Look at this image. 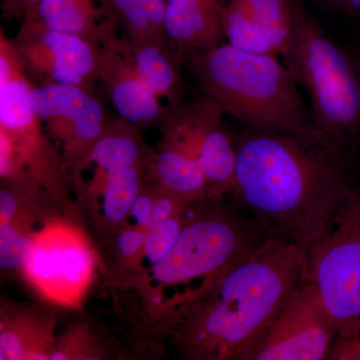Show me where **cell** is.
<instances>
[{
	"label": "cell",
	"instance_id": "23",
	"mask_svg": "<svg viewBox=\"0 0 360 360\" xmlns=\"http://www.w3.org/2000/svg\"><path fill=\"white\" fill-rule=\"evenodd\" d=\"M187 207L172 219L149 229L141 251V260L144 269H150L172 250L188 217Z\"/></svg>",
	"mask_w": 360,
	"mask_h": 360
},
{
	"label": "cell",
	"instance_id": "22",
	"mask_svg": "<svg viewBox=\"0 0 360 360\" xmlns=\"http://www.w3.org/2000/svg\"><path fill=\"white\" fill-rule=\"evenodd\" d=\"M141 158L139 144L129 135L122 132H105L94 144L90 158L104 174L120 168L137 165Z\"/></svg>",
	"mask_w": 360,
	"mask_h": 360
},
{
	"label": "cell",
	"instance_id": "13",
	"mask_svg": "<svg viewBox=\"0 0 360 360\" xmlns=\"http://www.w3.org/2000/svg\"><path fill=\"white\" fill-rule=\"evenodd\" d=\"M99 77H103L110 101L123 120L132 124H148L165 115L160 97L137 75L130 49L110 47L101 54Z\"/></svg>",
	"mask_w": 360,
	"mask_h": 360
},
{
	"label": "cell",
	"instance_id": "31",
	"mask_svg": "<svg viewBox=\"0 0 360 360\" xmlns=\"http://www.w3.org/2000/svg\"><path fill=\"white\" fill-rule=\"evenodd\" d=\"M352 58L360 77V44L359 46L357 47L356 51H354V53L352 54Z\"/></svg>",
	"mask_w": 360,
	"mask_h": 360
},
{
	"label": "cell",
	"instance_id": "14",
	"mask_svg": "<svg viewBox=\"0 0 360 360\" xmlns=\"http://www.w3.org/2000/svg\"><path fill=\"white\" fill-rule=\"evenodd\" d=\"M16 49L1 37L0 54V124L8 135L30 134L37 129L39 116L30 103L32 87L23 75Z\"/></svg>",
	"mask_w": 360,
	"mask_h": 360
},
{
	"label": "cell",
	"instance_id": "9",
	"mask_svg": "<svg viewBox=\"0 0 360 360\" xmlns=\"http://www.w3.org/2000/svg\"><path fill=\"white\" fill-rule=\"evenodd\" d=\"M15 49L20 60L49 84L84 87L101 72V54L94 40L49 30L34 18L23 26Z\"/></svg>",
	"mask_w": 360,
	"mask_h": 360
},
{
	"label": "cell",
	"instance_id": "5",
	"mask_svg": "<svg viewBox=\"0 0 360 360\" xmlns=\"http://www.w3.org/2000/svg\"><path fill=\"white\" fill-rule=\"evenodd\" d=\"M272 233L262 220L253 222L224 210L193 214L172 250L148 269L149 283L161 290L198 279L215 283Z\"/></svg>",
	"mask_w": 360,
	"mask_h": 360
},
{
	"label": "cell",
	"instance_id": "10",
	"mask_svg": "<svg viewBox=\"0 0 360 360\" xmlns=\"http://www.w3.org/2000/svg\"><path fill=\"white\" fill-rule=\"evenodd\" d=\"M26 274L47 295L61 300L77 295L89 281L91 253L80 239L52 231L34 238Z\"/></svg>",
	"mask_w": 360,
	"mask_h": 360
},
{
	"label": "cell",
	"instance_id": "4",
	"mask_svg": "<svg viewBox=\"0 0 360 360\" xmlns=\"http://www.w3.org/2000/svg\"><path fill=\"white\" fill-rule=\"evenodd\" d=\"M283 58L309 94L315 125L335 139L354 141L360 134V77L352 56L293 2L292 27Z\"/></svg>",
	"mask_w": 360,
	"mask_h": 360
},
{
	"label": "cell",
	"instance_id": "3",
	"mask_svg": "<svg viewBox=\"0 0 360 360\" xmlns=\"http://www.w3.org/2000/svg\"><path fill=\"white\" fill-rule=\"evenodd\" d=\"M187 58L205 96L250 129L330 136L315 125L297 82L278 56L248 53L220 42Z\"/></svg>",
	"mask_w": 360,
	"mask_h": 360
},
{
	"label": "cell",
	"instance_id": "15",
	"mask_svg": "<svg viewBox=\"0 0 360 360\" xmlns=\"http://www.w3.org/2000/svg\"><path fill=\"white\" fill-rule=\"evenodd\" d=\"M129 49L132 63L142 82L158 96L167 97L174 104V108H177L181 84L175 59L165 44H132Z\"/></svg>",
	"mask_w": 360,
	"mask_h": 360
},
{
	"label": "cell",
	"instance_id": "30",
	"mask_svg": "<svg viewBox=\"0 0 360 360\" xmlns=\"http://www.w3.org/2000/svg\"><path fill=\"white\" fill-rule=\"evenodd\" d=\"M345 13L360 16V0H328Z\"/></svg>",
	"mask_w": 360,
	"mask_h": 360
},
{
	"label": "cell",
	"instance_id": "7",
	"mask_svg": "<svg viewBox=\"0 0 360 360\" xmlns=\"http://www.w3.org/2000/svg\"><path fill=\"white\" fill-rule=\"evenodd\" d=\"M336 335L328 309L307 279L236 359H326Z\"/></svg>",
	"mask_w": 360,
	"mask_h": 360
},
{
	"label": "cell",
	"instance_id": "11",
	"mask_svg": "<svg viewBox=\"0 0 360 360\" xmlns=\"http://www.w3.org/2000/svg\"><path fill=\"white\" fill-rule=\"evenodd\" d=\"M30 103L40 120L92 148L106 132L103 104L84 87L58 84L32 87Z\"/></svg>",
	"mask_w": 360,
	"mask_h": 360
},
{
	"label": "cell",
	"instance_id": "17",
	"mask_svg": "<svg viewBox=\"0 0 360 360\" xmlns=\"http://www.w3.org/2000/svg\"><path fill=\"white\" fill-rule=\"evenodd\" d=\"M129 33L132 44H165L167 0H103Z\"/></svg>",
	"mask_w": 360,
	"mask_h": 360
},
{
	"label": "cell",
	"instance_id": "6",
	"mask_svg": "<svg viewBox=\"0 0 360 360\" xmlns=\"http://www.w3.org/2000/svg\"><path fill=\"white\" fill-rule=\"evenodd\" d=\"M305 257L338 335L360 333V174Z\"/></svg>",
	"mask_w": 360,
	"mask_h": 360
},
{
	"label": "cell",
	"instance_id": "8",
	"mask_svg": "<svg viewBox=\"0 0 360 360\" xmlns=\"http://www.w3.org/2000/svg\"><path fill=\"white\" fill-rule=\"evenodd\" d=\"M224 110L205 96L187 108H174L169 144L195 158L205 172L210 196L233 191L236 146L225 129Z\"/></svg>",
	"mask_w": 360,
	"mask_h": 360
},
{
	"label": "cell",
	"instance_id": "26",
	"mask_svg": "<svg viewBox=\"0 0 360 360\" xmlns=\"http://www.w3.org/2000/svg\"><path fill=\"white\" fill-rule=\"evenodd\" d=\"M148 231H142L139 227H130L123 229L117 236L116 248L123 257L130 258L142 251L146 243Z\"/></svg>",
	"mask_w": 360,
	"mask_h": 360
},
{
	"label": "cell",
	"instance_id": "16",
	"mask_svg": "<svg viewBox=\"0 0 360 360\" xmlns=\"http://www.w3.org/2000/svg\"><path fill=\"white\" fill-rule=\"evenodd\" d=\"M156 172L165 191L189 201L210 196L205 172L195 158L168 144L156 158Z\"/></svg>",
	"mask_w": 360,
	"mask_h": 360
},
{
	"label": "cell",
	"instance_id": "24",
	"mask_svg": "<svg viewBox=\"0 0 360 360\" xmlns=\"http://www.w3.org/2000/svg\"><path fill=\"white\" fill-rule=\"evenodd\" d=\"M34 248V238L21 233L13 224L0 225V266L4 270L25 266Z\"/></svg>",
	"mask_w": 360,
	"mask_h": 360
},
{
	"label": "cell",
	"instance_id": "19",
	"mask_svg": "<svg viewBox=\"0 0 360 360\" xmlns=\"http://www.w3.org/2000/svg\"><path fill=\"white\" fill-rule=\"evenodd\" d=\"M222 32L227 44L239 51L278 58L283 56L281 45L236 0H227L225 4Z\"/></svg>",
	"mask_w": 360,
	"mask_h": 360
},
{
	"label": "cell",
	"instance_id": "20",
	"mask_svg": "<svg viewBox=\"0 0 360 360\" xmlns=\"http://www.w3.org/2000/svg\"><path fill=\"white\" fill-rule=\"evenodd\" d=\"M105 175L101 213L110 224L127 219L135 200L141 193L137 165L113 170Z\"/></svg>",
	"mask_w": 360,
	"mask_h": 360
},
{
	"label": "cell",
	"instance_id": "28",
	"mask_svg": "<svg viewBox=\"0 0 360 360\" xmlns=\"http://www.w3.org/2000/svg\"><path fill=\"white\" fill-rule=\"evenodd\" d=\"M155 201L148 195H141L135 200L127 219H132L134 227L148 231L150 229Z\"/></svg>",
	"mask_w": 360,
	"mask_h": 360
},
{
	"label": "cell",
	"instance_id": "2",
	"mask_svg": "<svg viewBox=\"0 0 360 360\" xmlns=\"http://www.w3.org/2000/svg\"><path fill=\"white\" fill-rule=\"evenodd\" d=\"M307 279L297 245L270 234L177 317V336L191 359H236Z\"/></svg>",
	"mask_w": 360,
	"mask_h": 360
},
{
	"label": "cell",
	"instance_id": "12",
	"mask_svg": "<svg viewBox=\"0 0 360 360\" xmlns=\"http://www.w3.org/2000/svg\"><path fill=\"white\" fill-rule=\"evenodd\" d=\"M227 0H167L165 35L177 58L222 41V15Z\"/></svg>",
	"mask_w": 360,
	"mask_h": 360
},
{
	"label": "cell",
	"instance_id": "1",
	"mask_svg": "<svg viewBox=\"0 0 360 360\" xmlns=\"http://www.w3.org/2000/svg\"><path fill=\"white\" fill-rule=\"evenodd\" d=\"M352 139L250 129L236 146L233 193L307 252L359 175Z\"/></svg>",
	"mask_w": 360,
	"mask_h": 360
},
{
	"label": "cell",
	"instance_id": "18",
	"mask_svg": "<svg viewBox=\"0 0 360 360\" xmlns=\"http://www.w3.org/2000/svg\"><path fill=\"white\" fill-rule=\"evenodd\" d=\"M33 6L32 18L49 30L91 40L98 37L96 8L92 0H35Z\"/></svg>",
	"mask_w": 360,
	"mask_h": 360
},
{
	"label": "cell",
	"instance_id": "29",
	"mask_svg": "<svg viewBox=\"0 0 360 360\" xmlns=\"http://www.w3.org/2000/svg\"><path fill=\"white\" fill-rule=\"evenodd\" d=\"M18 212V201L13 193L2 189L0 193V225L13 224Z\"/></svg>",
	"mask_w": 360,
	"mask_h": 360
},
{
	"label": "cell",
	"instance_id": "21",
	"mask_svg": "<svg viewBox=\"0 0 360 360\" xmlns=\"http://www.w3.org/2000/svg\"><path fill=\"white\" fill-rule=\"evenodd\" d=\"M253 20L264 26L281 45L283 56L292 27V2L290 0H236Z\"/></svg>",
	"mask_w": 360,
	"mask_h": 360
},
{
	"label": "cell",
	"instance_id": "25",
	"mask_svg": "<svg viewBox=\"0 0 360 360\" xmlns=\"http://www.w3.org/2000/svg\"><path fill=\"white\" fill-rule=\"evenodd\" d=\"M326 359L360 360V333L352 335H336Z\"/></svg>",
	"mask_w": 360,
	"mask_h": 360
},
{
	"label": "cell",
	"instance_id": "27",
	"mask_svg": "<svg viewBox=\"0 0 360 360\" xmlns=\"http://www.w3.org/2000/svg\"><path fill=\"white\" fill-rule=\"evenodd\" d=\"M25 341L13 330H4L0 333V359L14 360L26 359Z\"/></svg>",
	"mask_w": 360,
	"mask_h": 360
}]
</instances>
